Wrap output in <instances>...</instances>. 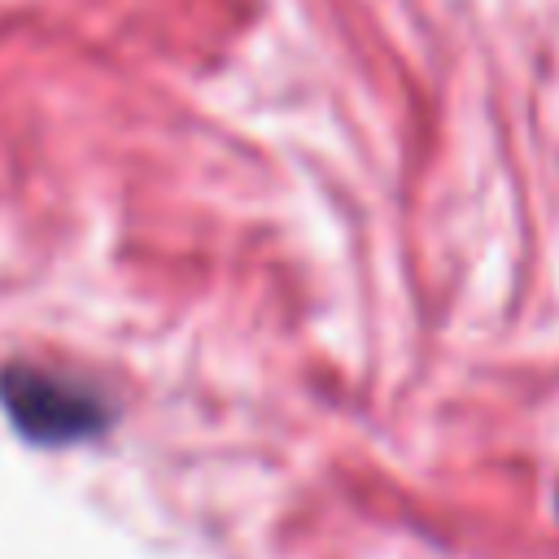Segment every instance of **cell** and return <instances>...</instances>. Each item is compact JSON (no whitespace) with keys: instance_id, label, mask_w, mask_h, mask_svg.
Returning a JSON list of instances; mask_svg holds the SVG:
<instances>
[{"instance_id":"obj_1","label":"cell","mask_w":559,"mask_h":559,"mask_svg":"<svg viewBox=\"0 0 559 559\" xmlns=\"http://www.w3.org/2000/svg\"><path fill=\"white\" fill-rule=\"evenodd\" d=\"M0 397L31 441H79L105 424L100 402L83 384H70L61 376L13 367L0 380Z\"/></svg>"}]
</instances>
